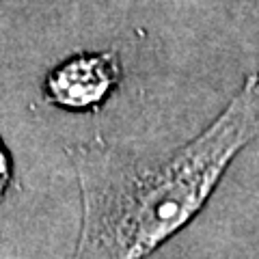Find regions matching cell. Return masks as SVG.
Instances as JSON below:
<instances>
[{
    "label": "cell",
    "mask_w": 259,
    "mask_h": 259,
    "mask_svg": "<svg viewBox=\"0 0 259 259\" xmlns=\"http://www.w3.org/2000/svg\"><path fill=\"white\" fill-rule=\"evenodd\" d=\"M259 132V74L171 158L143 162L104 141L69 149L82 223L74 259H145L201 212L233 156Z\"/></svg>",
    "instance_id": "1"
},
{
    "label": "cell",
    "mask_w": 259,
    "mask_h": 259,
    "mask_svg": "<svg viewBox=\"0 0 259 259\" xmlns=\"http://www.w3.org/2000/svg\"><path fill=\"white\" fill-rule=\"evenodd\" d=\"M119 80L121 65L115 52L76 54L48 74L44 93L59 108L93 110L108 100Z\"/></svg>",
    "instance_id": "2"
},
{
    "label": "cell",
    "mask_w": 259,
    "mask_h": 259,
    "mask_svg": "<svg viewBox=\"0 0 259 259\" xmlns=\"http://www.w3.org/2000/svg\"><path fill=\"white\" fill-rule=\"evenodd\" d=\"M13 184V156L5 141L0 139V205H3L5 197L9 194Z\"/></svg>",
    "instance_id": "3"
}]
</instances>
